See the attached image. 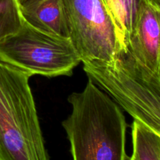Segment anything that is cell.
I'll list each match as a JSON object with an SVG mask.
<instances>
[{
  "instance_id": "obj_11",
  "label": "cell",
  "mask_w": 160,
  "mask_h": 160,
  "mask_svg": "<svg viewBox=\"0 0 160 160\" xmlns=\"http://www.w3.org/2000/svg\"><path fill=\"white\" fill-rule=\"evenodd\" d=\"M143 1L154 9L160 10V0H143Z\"/></svg>"
},
{
  "instance_id": "obj_5",
  "label": "cell",
  "mask_w": 160,
  "mask_h": 160,
  "mask_svg": "<svg viewBox=\"0 0 160 160\" xmlns=\"http://www.w3.org/2000/svg\"><path fill=\"white\" fill-rule=\"evenodd\" d=\"M125 45L138 62L160 74V10L142 0Z\"/></svg>"
},
{
  "instance_id": "obj_3",
  "label": "cell",
  "mask_w": 160,
  "mask_h": 160,
  "mask_svg": "<svg viewBox=\"0 0 160 160\" xmlns=\"http://www.w3.org/2000/svg\"><path fill=\"white\" fill-rule=\"evenodd\" d=\"M0 60L30 76H70L81 59L69 38L35 28L23 20L14 34L0 41Z\"/></svg>"
},
{
  "instance_id": "obj_12",
  "label": "cell",
  "mask_w": 160,
  "mask_h": 160,
  "mask_svg": "<svg viewBox=\"0 0 160 160\" xmlns=\"http://www.w3.org/2000/svg\"><path fill=\"white\" fill-rule=\"evenodd\" d=\"M127 160H135V159H134V158L133 157L132 155H131V156H128V159H127Z\"/></svg>"
},
{
  "instance_id": "obj_9",
  "label": "cell",
  "mask_w": 160,
  "mask_h": 160,
  "mask_svg": "<svg viewBox=\"0 0 160 160\" xmlns=\"http://www.w3.org/2000/svg\"><path fill=\"white\" fill-rule=\"evenodd\" d=\"M125 45L142 0H112Z\"/></svg>"
},
{
  "instance_id": "obj_13",
  "label": "cell",
  "mask_w": 160,
  "mask_h": 160,
  "mask_svg": "<svg viewBox=\"0 0 160 160\" xmlns=\"http://www.w3.org/2000/svg\"><path fill=\"white\" fill-rule=\"evenodd\" d=\"M19 1H20V3H21V2H23L26 1V0H19Z\"/></svg>"
},
{
  "instance_id": "obj_4",
  "label": "cell",
  "mask_w": 160,
  "mask_h": 160,
  "mask_svg": "<svg viewBox=\"0 0 160 160\" xmlns=\"http://www.w3.org/2000/svg\"><path fill=\"white\" fill-rule=\"evenodd\" d=\"M69 38L81 62H109L120 45L103 0H62Z\"/></svg>"
},
{
  "instance_id": "obj_1",
  "label": "cell",
  "mask_w": 160,
  "mask_h": 160,
  "mask_svg": "<svg viewBox=\"0 0 160 160\" xmlns=\"http://www.w3.org/2000/svg\"><path fill=\"white\" fill-rule=\"evenodd\" d=\"M67 99L72 111L62 125L73 160H127L128 124L115 100L89 78Z\"/></svg>"
},
{
  "instance_id": "obj_8",
  "label": "cell",
  "mask_w": 160,
  "mask_h": 160,
  "mask_svg": "<svg viewBox=\"0 0 160 160\" xmlns=\"http://www.w3.org/2000/svg\"><path fill=\"white\" fill-rule=\"evenodd\" d=\"M23 20L19 0H0V41L17 32Z\"/></svg>"
},
{
  "instance_id": "obj_6",
  "label": "cell",
  "mask_w": 160,
  "mask_h": 160,
  "mask_svg": "<svg viewBox=\"0 0 160 160\" xmlns=\"http://www.w3.org/2000/svg\"><path fill=\"white\" fill-rule=\"evenodd\" d=\"M20 11L23 19L35 28L69 38L62 0H26L20 3Z\"/></svg>"
},
{
  "instance_id": "obj_10",
  "label": "cell",
  "mask_w": 160,
  "mask_h": 160,
  "mask_svg": "<svg viewBox=\"0 0 160 160\" xmlns=\"http://www.w3.org/2000/svg\"><path fill=\"white\" fill-rule=\"evenodd\" d=\"M106 4V7H107L108 10H109V13H110L111 17H112V20H113L114 23H115L116 27H117V31H118V35H119V38H120V44H123V36H122L121 34V31H120V24H119V21L118 19H117V12H116V9H115V6H114V3L112 0H103Z\"/></svg>"
},
{
  "instance_id": "obj_2",
  "label": "cell",
  "mask_w": 160,
  "mask_h": 160,
  "mask_svg": "<svg viewBox=\"0 0 160 160\" xmlns=\"http://www.w3.org/2000/svg\"><path fill=\"white\" fill-rule=\"evenodd\" d=\"M30 78L0 60V160H49Z\"/></svg>"
},
{
  "instance_id": "obj_7",
  "label": "cell",
  "mask_w": 160,
  "mask_h": 160,
  "mask_svg": "<svg viewBox=\"0 0 160 160\" xmlns=\"http://www.w3.org/2000/svg\"><path fill=\"white\" fill-rule=\"evenodd\" d=\"M131 128L135 160H160V136L136 120Z\"/></svg>"
}]
</instances>
